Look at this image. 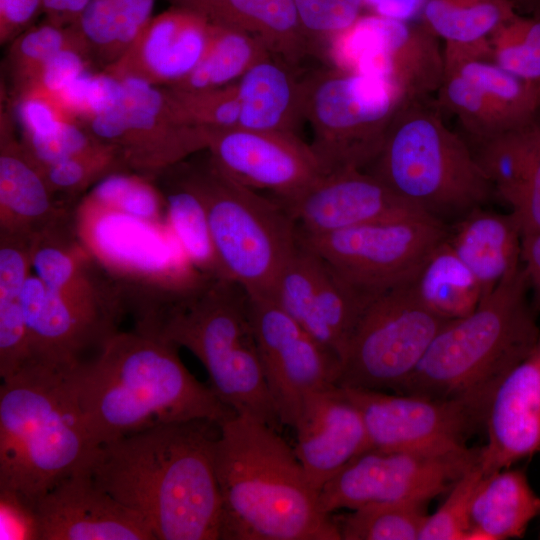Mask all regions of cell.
<instances>
[{
  "label": "cell",
  "instance_id": "10",
  "mask_svg": "<svg viewBox=\"0 0 540 540\" xmlns=\"http://www.w3.org/2000/svg\"><path fill=\"white\" fill-rule=\"evenodd\" d=\"M304 119L326 173L368 167L404 100L376 77L328 65L303 75Z\"/></svg>",
  "mask_w": 540,
  "mask_h": 540
},
{
  "label": "cell",
  "instance_id": "49",
  "mask_svg": "<svg viewBox=\"0 0 540 540\" xmlns=\"http://www.w3.org/2000/svg\"><path fill=\"white\" fill-rule=\"evenodd\" d=\"M21 142L42 169L78 155L95 146L100 140L82 123L70 121L49 134L22 137Z\"/></svg>",
  "mask_w": 540,
  "mask_h": 540
},
{
  "label": "cell",
  "instance_id": "31",
  "mask_svg": "<svg viewBox=\"0 0 540 540\" xmlns=\"http://www.w3.org/2000/svg\"><path fill=\"white\" fill-rule=\"evenodd\" d=\"M206 18L258 38L271 55L296 69L316 56L294 0H218Z\"/></svg>",
  "mask_w": 540,
  "mask_h": 540
},
{
  "label": "cell",
  "instance_id": "8",
  "mask_svg": "<svg viewBox=\"0 0 540 540\" xmlns=\"http://www.w3.org/2000/svg\"><path fill=\"white\" fill-rule=\"evenodd\" d=\"M73 222L82 244L120 291L135 327L146 326L211 280L189 260L168 222H147L86 195L74 206Z\"/></svg>",
  "mask_w": 540,
  "mask_h": 540
},
{
  "label": "cell",
  "instance_id": "56",
  "mask_svg": "<svg viewBox=\"0 0 540 540\" xmlns=\"http://www.w3.org/2000/svg\"><path fill=\"white\" fill-rule=\"evenodd\" d=\"M91 0H43L42 12L45 20L58 26L77 23L80 15Z\"/></svg>",
  "mask_w": 540,
  "mask_h": 540
},
{
  "label": "cell",
  "instance_id": "7",
  "mask_svg": "<svg viewBox=\"0 0 540 540\" xmlns=\"http://www.w3.org/2000/svg\"><path fill=\"white\" fill-rule=\"evenodd\" d=\"M192 352L209 386L236 415L276 430L282 423L269 392L252 327L248 295L217 278L163 310L146 329Z\"/></svg>",
  "mask_w": 540,
  "mask_h": 540
},
{
  "label": "cell",
  "instance_id": "19",
  "mask_svg": "<svg viewBox=\"0 0 540 540\" xmlns=\"http://www.w3.org/2000/svg\"><path fill=\"white\" fill-rule=\"evenodd\" d=\"M206 129V151L214 163L242 185L273 192L280 203L326 173L311 145L295 133L238 126Z\"/></svg>",
  "mask_w": 540,
  "mask_h": 540
},
{
  "label": "cell",
  "instance_id": "11",
  "mask_svg": "<svg viewBox=\"0 0 540 540\" xmlns=\"http://www.w3.org/2000/svg\"><path fill=\"white\" fill-rule=\"evenodd\" d=\"M448 321L421 304L410 283L374 297L347 344L336 385L396 392Z\"/></svg>",
  "mask_w": 540,
  "mask_h": 540
},
{
  "label": "cell",
  "instance_id": "48",
  "mask_svg": "<svg viewBox=\"0 0 540 540\" xmlns=\"http://www.w3.org/2000/svg\"><path fill=\"white\" fill-rule=\"evenodd\" d=\"M120 89V79L103 70L99 73L88 71L56 94L70 115L86 125L115 103Z\"/></svg>",
  "mask_w": 540,
  "mask_h": 540
},
{
  "label": "cell",
  "instance_id": "46",
  "mask_svg": "<svg viewBox=\"0 0 540 540\" xmlns=\"http://www.w3.org/2000/svg\"><path fill=\"white\" fill-rule=\"evenodd\" d=\"M303 30L316 56L361 16L364 0H294Z\"/></svg>",
  "mask_w": 540,
  "mask_h": 540
},
{
  "label": "cell",
  "instance_id": "51",
  "mask_svg": "<svg viewBox=\"0 0 540 540\" xmlns=\"http://www.w3.org/2000/svg\"><path fill=\"white\" fill-rule=\"evenodd\" d=\"M91 61L93 60L86 50L77 48L62 50L46 61L33 78L17 91V94L29 89L57 93L88 72Z\"/></svg>",
  "mask_w": 540,
  "mask_h": 540
},
{
  "label": "cell",
  "instance_id": "47",
  "mask_svg": "<svg viewBox=\"0 0 540 540\" xmlns=\"http://www.w3.org/2000/svg\"><path fill=\"white\" fill-rule=\"evenodd\" d=\"M168 88L192 124L205 128L238 126L240 100L236 82L223 87L202 90Z\"/></svg>",
  "mask_w": 540,
  "mask_h": 540
},
{
  "label": "cell",
  "instance_id": "32",
  "mask_svg": "<svg viewBox=\"0 0 540 540\" xmlns=\"http://www.w3.org/2000/svg\"><path fill=\"white\" fill-rule=\"evenodd\" d=\"M540 515V497L525 472L511 467L485 475L473 496L469 540L521 538Z\"/></svg>",
  "mask_w": 540,
  "mask_h": 540
},
{
  "label": "cell",
  "instance_id": "42",
  "mask_svg": "<svg viewBox=\"0 0 540 540\" xmlns=\"http://www.w3.org/2000/svg\"><path fill=\"white\" fill-rule=\"evenodd\" d=\"M10 43L7 65L16 92L58 52L69 48L89 52L83 36L75 25L58 26L46 20L37 26L27 28Z\"/></svg>",
  "mask_w": 540,
  "mask_h": 540
},
{
  "label": "cell",
  "instance_id": "34",
  "mask_svg": "<svg viewBox=\"0 0 540 540\" xmlns=\"http://www.w3.org/2000/svg\"><path fill=\"white\" fill-rule=\"evenodd\" d=\"M32 269V239L0 234V376L7 379L30 360L21 294Z\"/></svg>",
  "mask_w": 540,
  "mask_h": 540
},
{
  "label": "cell",
  "instance_id": "37",
  "mask_svg": "<svg viewBox=\"0 0 540 540\" xmlns=\"http://www.w3.org/2000/svg\"><path fill=\"white\" fill-rule=\"evenodd\" d=\"M156 178L166 202L167 222L192 264L206 277L224 278L205 206L171 167ZM225 279V278H224Z\"/></svg>",
  "mask_w": 540,
  "mask_h": 540
},
{
  "label": "cell",
  "instance_id": "28",
  "mask_svg": "<svg viewBox=\"0 0 540 540\" xmlns=\"http://www.w3.org/2000/svg\"><path fill=\"white\" fill-rule=\"evenodd\" d=\"M6 116L0 133V233L34 238L69 217L75 205L54 196Z\"/></svg>",
  "mask_w": 540,
  "mask_h": 540
},
{
  "label": "cell",
  "instance_id": "50",
  "mask_svg": "<svg viewBox=\"0 0 540 540\" xmlns=\"http://www.w3.org/2000/svg\"><path fill=\"white\" fill-rule=\"evenodd\" d=\"M17 116L22 137L43 136L67 122L77 121L66 110L56 93L38 89L17 94Z\"/></svg>",
  "mask_w": 540,
  "mask_h": 540
},
{
  "label": "cell",
  "instance_id": "53",
  "mask_svg": "<svg viewBox=\"0 0 540 540\" xmlns=\"http://www.w3.org/2000/svg\"><path fill=\"white\" fill-rule=\"evenodd\" d=\"M0 539L39 540L34 504L9 490H0Z\"/></svg>",
  "mask_w": 540,
  "mask_h": 540
},
{
  "label": "cell",
  "instance_id": "25",
  "mask_svg": "<svg viewBox=\"0 0 540 540\" xmlns=\"http://www.w3.org/2000/svg\"><path fill=\"white\" fill-rule=\"evenodd\" d=\"M481 447L484 476L540 451V336L528 355L498 384Z\"/></svg>",
  "mask_w": 540,
  "mask_h": 540
},
{
  "label": "cell",
  "instance_id": "15",
  "mask_svg": "<svg viewBox=\"0 0 540 540\" xmlns=\"http://www.w3.org/2000/svg\"><path fill=\"white\" fill-rule=\"evenodd\" d=\"M329 65L384 80L405 99L432 97L444 76L439 38L422 22L361 15L328 45Z\"/></svg>",
  "mask_w": 540,
  "mask_h": 540
},
{
  "label": "cell",
  "instance_id": "45",
  "mask_svg": "<svg viewBox=\"0 0 540 540\" xmlns=\"http://www.w3.org/2000/svg\"><path fill=\"white\" fill-rule=\"evenodd\" d=\"M483 477L479 459L455 481L438 509L427 515L418 540H469L471 504Z\"/></svg>",
  "mask_w": 540,
  "mask_h": 540
},
{
  "label": "cell",
  "instance_id": "1",
  "mask_svg": "<svg viewBox=\"0 0 540 540\" xmlns=\"http://www.w3.org/2000/svg\"><path fill=\"white\" fill-rule=\"evenodd\" d=\"M219 424L174 422L100 445L86 469L156 540L220 539L214 465Z\"/></svg>",
  "mask_w": 540,
  "mask_h": 540
},
{
  "label": "cell",
  "instance_id": "52",
  "mask_svg": "<svg viewBox=\"0 0 540 540\" xmlns=\"http://www.w3.org/2000/svg\"><path fill=\"white\" fill-rule=\"evenodd\" d=\"M523 236L540 233V122L536 121L530 167L524 184L509 206Z\"/></svg>",
  "mask_w": 540,
  "mask_h": 540
},
{
  "label": "cell",
  "instance_id": "59",
  "mask_svg": "<svg viewBox=\"0 0 540 540\" xmlns=\"http://www.w3.org/2000/svg\"><path fill=\"white\" fill-rule=\"evenodd\" d=\"M521 15L540 16V0H510Z\"/></svg>",
  "mask_w": 540,
  "mask_h": 540
},
{
  "label": "cell",
  "instance_id": "9",
  "mask_svg": "<svg viewBox=\"0 0 540 540\" xmlns=\"http://www.w3.org/2000/svg\"><path fill=\"white\" fill-rule=\"evenodd\" d=\"M202 200L223 277L249 297L273 299L298 244V229L277 201L226 175L208 157L172 167Z\"/></svg>",
  "mask_w": 540,
  "mask_h": 540
},
{
  "label": "cell",
  "instance_id": "41",
  "mask_svg": "<svg viewBox=\"0 0 540 540\" xmlns=\"http://www.w3.org/2000/svg\"><path fill=\"white\" fill-rule=\"evenodd\" d=\"M41 170L54 196L75 205L80 199L78 196L82 197L100 180L129 169L115 146L100 141L78 155Z\"/></svg>",
  "mask_w": 540,
  "mask_h": 540
},
{
  "label": "cell",
  "instance_id": "44",
  "mask_svg": "<svg viewBox=\"0 0 540 540\" xmlns=\"http://www.w3.org/2000/svg\"><path fill=\"white\" fill-rule=\"evenodd\" d=\"M489 43L493 62L540 84V16L517 14L492 34Z\"/></svg>",
  "mask_w": 540,
  "mask_h": 540
},
{
  "label": "cell",
  "instance_id": "33",
  "mask_svg": "<svg viewBox=\"0 0 540 540\" xmlns=\"http://www.w3.org/2000/svg\"><path fill=\"white\" fill-rule=\"evenodd\" d=\"M517 14L510 0H427L421 16L445 53L491 59L490 37Z\"/></svg>",
  "mask_w": 540,
  "mask_h": 540
},
{
  "label": "cell",
  "instance_id": "27",
  "mask_svg": "<svg viewBox=\"0 0 540 540\" xmlns=\"http://www.w3.org/2000/svg\"><path fill=\"white\" fill-rule=\"evenodd\" d=\"M373 298L357 290L322 257L288 284L281 308L340 360Z\"/></svg>",
  "mask_w": 540,
  "mask_h": 540
},
{
  "label": "cell",
  "instance_id": "39",
  "mask_svg": "<svg viewBox=\"0 0 540 540\" xmlns=\"http://www.w3.org/2000/svg\"><path fill=\"white\" fill-rule=\"evenodd\" d=\"M536 121L468 142L494 194L508 206L520 192L530 167Z\"/></svg>",
  "mask_w": 540,
  "mask_h": 540
},
{
  "label": "cell",
  "instance_id": "57",
  "mask_svg": "<svg viewBox=\"0 0 540 540\" xmlns=\"http://www.w3.org/2000/svg\"><path fill=\"white\" fill-rule=\"evenodd\" d=\"M427 0H364L371 5L376 14L386 17L411 21L422 13Z\"/></svg>",
  "mask_w": 540,
  "mask_h": 540
},
{
  "label": "cell",
  "instance_id": "13",
  "mask_svg": "<svg viewBox=\"0 0 540 540\" xmlns=\"http://www.w3.org/2000/svg\"><path fill=\"white\" fill-rule=\"evenodd\" d=\"M115 103L85 126L115 146L130 171L155 179L207 149V129L192 124L166 86L124 78Z\"/></svg>",
  "mask_w": 540,
  "mask_h": 540
},
{
  "label": "cell",
  "instance_id": "36",
  "mask_svg": "<svg viewBox=\"0 0 540 540\" xmlns=\"http://www.w3.org/2000/svg\"><path fill=\"white\" fill-rule=\"evenodd\" d=\"M155 0H91L74 24L92 60L115 62L153 17Z\"/></svg>",
  "mask_w": 540,
  "mask_h": 540
},
{
  "label": "cell",
  "instance_id": "24",
  "mask_svg": "<svg viewBox=\"0 0 540 540\" xmlns=\"http://www.w3.org/2000/svg\"><path fill=\"white\" fill-rule=\"evenodd\" d=\"M211 26L205 16L172 6L153 16L127 50L103 71L118 79L173 85L202 59Z\"/></svg>",
  "mask_w": 540,
  "mask_h": 540
},
{
  "label": "cell",
  "instance_id": "20",
  "mask_svg": "<svg viewBox=\"0 0 540 540\" xmlns=\"http://www.w3.org/2000/svg\"><path fill=\"white\" fill-rule=\"evenodd\" d=\"M280 204L295 221L298 233L305 235H325L425 214L399 198L373 174L357 168L325 173L301 194Z\"/></svg>",
  "mask_w": 540,
  "mask_h": 540
},
{
  "label": "cell",
  "instance_id": "4",
  "mask_svg": "<svg viewBox=\"0 0 540 540\" xmlns=\"http://www.w3.org/2000/svg\"><path fill=\"white\" fill-rule=\"evenodd\" d=\"M67 372L29 362L0 386V490L33 504L61 480L86 470L99 448Z\"/></svg>",
  "mask_w": 540,
  "mask_h": 540
},
{
  "label": "cell",
  "instance_id": "3",
  "mask_svg": "<svg viewBox=\"0 0 540 540\" xmlns=\"http://www.w3.org/2000/svg\"><path fill=\"white\" fill-rule=\"evenodd\" d=\"M214 465L221 540H341L278 430L235 415L219 426Z\"/></svg>",
  "mask_w": 540,
  "mask_h": 540
},
{
  "label": "cell",
  "instance_id": "43",
  "mask_svg": "<svg viewBox=\"0 0 540 540\" xmlns=\"http://www.w3.org/2000/svg\"><path fill=\"white\" fill-rule=\"evenodd\" d=\"M87 197L123 214L155 223H167L166 202L156 180L133 171L112 173L96 183Z\"/></svg>",
  "mask_w": 540,
  "mask_h": 540
},
{
  "label": "cell",
  "instance_id": "6",
  "mask_svg": "<svg viewBox=\"0 0 540 540\" xmlns=\"http://www.w3.org/2000/svg\"><path fill=\"white\" fill-rule=\"evenodd\" d=\"M368 168L399 198L446 224L495 196L470 144L447 126L433 97L402 102Z\"/></svg>",
  "mask_w": 540,
  "mask_h": 540
},
{
  "label": "cell",
  "instance_id": "30",
  "mask_svg": "<svg viewBox=\"0 0 540 540\" xmlns=\"http://www.w3.org/2000/svg\"><path fill=\"white\" fill-rule=\"evenodd\" d=\"M273 55L253 65L236 82L238 127L295 133L304 119L303 75Z\"/></svg>",
  "mask_w": 540,
  "mask_h": 540
},
{
  "label": "cell",
  "instance_id": "14",
  "mask_svg": "<svg viewBox=\"0 0 540 540\" xmlns=\"http://www.w3.org/2000/svg\"><path fill=\"white\" fill-rule=\"evenodd\" d=\"M359 409L371 448L444 454L468 448V439L485 428L494 392L451 398L345 388Z\"/></svg>",
  "mask_w": 540,
  "mask_h": 540
},
{
  "label": "cell",
  "instance_id": "16",
  "mask_svg": "<svg viewBox=\"0 0 540 540\" xmlns=\"http://www.w3.org/2000/svg\"><path fill=\"white\" fill-rule=\"evenodd\" d=\"M480 454L481 447L444 454L370 448L353 458L321 488L319 506L324 514L331 515L341 509L372 503L428 502L448 491L479 461Z\"/></svg>",
  "mask_w": 540,
  "mask_h": 540
},
{
  "label": "cell",
  "instance_id": "17",
  "mask_svg": "<svg viewBox=\"0 0 540 540\" xmlns=\"http://www.w3.org/2000/svg\"><path fill=\"white\" fill-rule=\"evenodd\" d=\"M436 95L441 111L456 118L469 143L522 127L536 119L540 108L539 84L482 56L444 55Z\"/></svg>",
  "mask_w": 540,
  "mask_h": 540
},
{
  "label": "cell",
  "instance_id": "26",
  "mask_svg": "<svg viewBox=\"0 0 540 540\" xmlns=\"http://www.w3.org/2000/svg\"><path fill=\"white\" fill-rule=\"evenodd\" d=\"M21 303L29 339V362L68 370L97 352L116 331L86 316L35 275L24 284ZM28 362V363H29Z\"/></svg>",
  "mask_w": 540,
  "mask_h": 540
},
{
  "label": "cell",
  "instance_id": "12",
  "mask_svg": "<svg viewBox=\"0 0 540 540\" xmlns=\"http://www.w3.org/2000/svg\"><path fill=\"white\" fill-rule=\"evenodd\" d=\"M447 234L448 224L420 214L325 235L298 233V239L357 290L374 298L412 282Z\"/></svg>",
  "mask_w": 540,
  "mask_h": 540
},
{
  "label": "cell",
  "instance_id": "40",
  "mask_svg": "<svg viewBox=\"0 0 540 540\" xmlns=\"http://www.w3.org/2000/svg\"><path fill=\"white\" fill-rule=\"evenodd\" d=\"M427 502L367 504L331 517L341 540H418Z\"/></svg>",
  "mask_w": 540,
  "mask_h": 540
},
{
  "label": "cell",
  "instance_id": "29",
  "mask_svg": "<svg viewBox=\"0 0 540 540\" xmlns=\"http://www.w3.org/2000/svg\"><path fill=\"white\" fill-rule=\"evenodd\" d=\"M447 241L480 283L482 298L522 264V233L511 212L475 208L448 224Z\"/></svg>",
  "mask_w": 540,
  "mask_h": 540
},
{
  "label": "cell",
  "instance_id": "21",
  "mask_svg": "<svg viewBox=\"0 0 540 540\" xmlns=\"http://www.w3.org/2000/svg\"><path fill=\"white\" fill-rule=\"evenodd\" d=\"M32 269L68 304L119 330L126 313L120 291L78 238L73 213L33 238Z\"/></svg>",
  "mask_w": 540,
  "mask_h": 540
},
{
  "label": "cell",
  "instance_id": "22",
  "mask_svg": "<svg viewBox=\"0 0 540 540\" xmlns=\"http://www.w3.org/2000/svg\"><path fill=\"white\" fill-rule=\"evenodd\" d=\"M39 540H155L143 519L88 471L61 480L34 503Z\"/></svg>",
  "mask_w": 540,
  "mask_h": 540
},
{
  "label": "cell",
  "instance_id": "58",
  "mask_svg": "<svg viewBox=\"0 0 540 540\" xmlns=\"http://www.w3.org/2000/svg\"><path fill=\"white\" fill-rule=\"evenodd\" d=\"M173 6L186 9L206 17L209 9L218 0H169Z\"/></svg>",
  "mask_w": 540,
  "mask_h": 540
},
{
  "label": "cell",
  "instance_id": "38",
  "mask_svg": "<svg viewBox=\"0 0 540 540\" xmlns=\"http://www.w3.org/2000/svg\"><path fill=\"white\" fill-rule=\"evenodd\" d=\"M211 25L210 40L198 65L185 78L166 87L202 90L227 86L271 55L258 38L240 30Z\"/></svg>",
  "mask_w": 540,
  "mask_h": 540
},
{
  "label": "cell",
  "instance_id": "55",
  "mask_svg": "<svg viewBox=\"0 0 540 540\" xmlns=\"http://www.w3.org/2000/svg\"><path fill=\"white\" fill-rule=\"evenodd\" d=\"M521 258L526 270L530 291L533 294L532 305L540 312V233L522 237Z\"/></svg>",
  "mask_w": 540,
  "mask_h": 540
},
{
  "label": "cell",
  "instance_id": "54",
  "mask_svg": "<svg viewBox=\"0 0 540 540\" xmlns=\"http://www.w3.org/2000/svg\"><path fill=\"white\" fill-rule=\"evenodd\" d=\"M43 0H0V42H11L42 12Z\"/></svg>",
  "mask_w": 540,
  "mask_h": 540
},
{
  "label": "cell",
  "instance_id": "60",
  "mask_svg": "<svg viewBox=\"0 0 540 540\" xmlns=\"http://www.w3.org/2000/svg\"><path fill=\"white\" fill-rule=\"evenodd\" d=\"M539 89H540V84H539Z\"/></svg>",
  "mask_w": 540,
  "mask_h": 540
},
{
  "label": "cell",
  "instance_id": "5",
  "mask_svg": "<svg viewBox=\"0 0 540 540\" xmlns=\"http://www.w3.org/2000/svg\"><path fill=\"white\" fill-rule=\"evenodd\" d=\"M529 291L522 263L483 297L470 314L442 327L395 393L451 398L495 392L540 336L537 312L528 300Z\"/></svg>",
  "mask_w": 540,
  "mask_h": 540
},
{
  "label": "cell",
  "instance_id": "18",
  "mask_svg": "<svg viewBox=\"0 0 540 540\" xmlns=\"http://www.w3.org/2000/svg\"><path fill=\"white\" fill-rule=\"evenodd\" d=\"M248 308L269 392L293 427L309 393L337 384L340 360L273 300L248 296Z\"/></svg>",
  "mask_w": 540,
  "mask_h": 540
},
{
  "label": "cell",
  "instance_id": "23",
  "mask_svg": "<svg viewBox=\"0 0 540 540\" xmlns=\"http://www.w3.org/2000/svg\"><path fill=\"white\" fill-rule=\"evenodd\" d=\"M292 428L293 449L318 494L353 458L371 448L359 409L338 385L309 393Z\"/></svg>",
  "mask_w": 540,
  "mask_h": 540
},
{
  "label": "cell",
  "instance_id": "35",
  "mask_svg": "<svg viewBox=\"0 0 540 540\" xmlns=\"http://www.w3.org/2000/svg\"><path fill=\"white\" fill-rule=\"evenodd\" d=\"M410 285L421 304L449 321L470 314L482 299L480 283L451 248L447 237L433 250Z\"/></svg>",
  "mask_w": 540,
  "mask_h": 540
},
{
  "label": "cell",
  "instance_id": "61",
  "mask_svg": "<svg viewBox=\"0 0 540 540\" xmlns=\"http://www.w3.org/2000/svg\"><path fill=\"white\" fill-rule=\"evenodd\" d=\"M539 91H540V89H539Z\"/></svg>",
  "mask_w": 540,
  "mask_h": 540
},
{
  "label": "cell",
  "instance_id": "2",
  "mask_svg": "<svg viewBox=\"0 0 540 540\" xmlns=\"http://www.w3.org/2000/svg\"><path fill=\"white\" fill-rule=\"evenodd\" d=\"M178 348L157 334L118 330L91 358L68 370L96 445L174 422L221 425L236 415L186 368Z\"/></svg>",
  "mask_w": 540,
  "mask_h": 540
}]
</instances>
